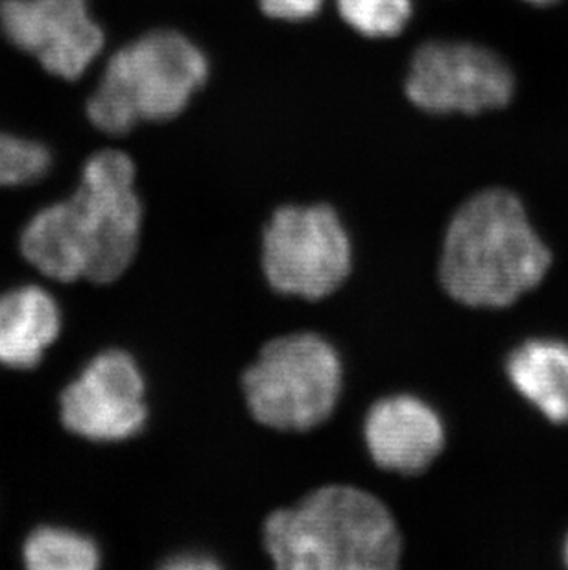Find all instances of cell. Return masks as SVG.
<instances>
[{
  "label": "cell",
  "mask_w": 568,
  "mask_h": 570,
  "mask_svg": "<svg viewBox=\"0 0 568 570\" xmlns=\"http://www.w3.org/2000/svg\"><path fill=\"white\" fill-rule=\"evenodd\" d=\"M143 205L128 154H92L72 196L39 210L21 233V254L56 283L111 285L134 264Z\"/></svg>",
  "instance_id": "1"
},
{
  "label": "cell",
  "mask_w": 568,
  "mask_h": 570,
  "mask_svg": "<svg viewBox=\"0 0 568 570\" xmlns=\"http://www.w3.org/2000/svg\"><path fill=\"white\" fill-rule=\"evenodd\" d=\"M552 255L513 193L488 189L456 210L441 248L440 283L472 308L510 307L536 288Z\"/></svg>",
  "instance_id": "2"
},
{
  "label": "cell",
  "mask_w": 568,
  "mask_h": 570,
  "mask_svg": "<svg viewBox=\"0 0 568 570\" xmlns=\"http://www.w3.org/2000/svg\"><path fill=\"white\" fill-rule=\"evenodd\" d=\"M264 549L281 570H393L402 535L392 511L356 485L329 484L266 517Z\"/></svg>",
  "instance_id": "3"
},
{
  "label": "cell",
  "mask_w": 568,
  "mask_h": 570,
  "mask_svg": "<svg viewBox=\"0 0 568 570\" xmlns=\"http://www.w3.org/2000/svg\"><path fill=\"white\" fill-rule=\"evenodd\" d=\"M207 76V58L190 39L174 30L146 33L111 56L87 102V117L109 135L174 119Z\"/></svg>",
  "instance_id": "4"
},
{
  "label": "cell",
  "mask_w": 568,
  "mask_h": 570,
  "mask_svg": "<svg viewBox=\"0 0 568 570\" xmlns=\"http://www.w3.org/2000/svg\"><path fill=\"white\" fill-rule=\"evenodd\" d=\"M343 390L339 351L316 333L277 336L242 373L253 420L272 431L306 432L333 415Z\"/></svg>",
  "instance_id": "5"
},
{
  "label": "cell",
  "mask_w": 568,
  "mask_h": 570,
  "mask_svg": "<svg viewBox=\"0 0 568 570\" xmlns=\"http://www.w3.org/2000/svg\"><path fill=\"white\" fill-rule=\"evenodd\" d=\"M261 266L275 292L320 302L351 275L353 244L331 205H283L264 227Z\"/></svg>",
  "instance_id": "6"
},
{
  "label": "cell",
  "mask_w": 568,
  "mask_h": 570,
  "mask_svg": "<svg viewBox=\"0 0 568 570\" xmlns=\"http://www.w3.org/2000/svg\"><path fill=\"white\" fill-rule=\"evenodd\" d=\"M408 98L429 114L478 115L505 108L515 92V76L493 50L466 41L421 45L407 76Z\"/></svg>",
  "instance_id": "7"
},
{
  "label": "cell",
  "mask_w": 568,
  "mask_h": 570,
  "mask_svg": "<svg viewBox=\"0 0 568 570\" xmlns=\"http://www.w3.org/2000/svg\"><path fill=\"white\" fill-rule=\"evenodd\" d=\"M146 381L134 356L108 350L65 387L59 415L67 431L89 442H124L148 420Z\"/></svg>",
  "instance_id": "8"
},
{
  "label": "cell",
  "mask_w": 568,
  "mask_h": 570,
  "mask_svg": "<svg viewBox=\"0 0 568 570\" xmlns=\"http://www.w3.org/2000/svg\"><path fill=\"white\" fill-rule=\"evenodd\" d=\"M0 28L11 45L63 80L80 78L104 49L102 28L87 0H2Z\"/></svg>",
  "instance_id": "9"
},
{
  "label": "cell",
  "mask_w": 568,
  "mask_h": 570,
  "mask_svg": "<svg viewBox=\"0 0 568 570\" xmlns=\"http://www.w3.org/2000/svg\"><path fill=\"white\" fill-rule=\"evenodd\" d=\"M364 442L376 468L418 476L445 449V426L423 399L398 393L379 399L368 410Z\"/></svg>",
  "instance_id": "10"
},
{
  "label": "cell",
  "mask_w": 568,
  "mask_h": 570,
  "mask_svg": "<svg viewBox=\"0 0 568 570\" xmlns=\"http://www.w3.org/2000/svg\"><path fill=\"white\" fill-rule=\"evenodd\" d=\"M61 334V311L41 286H19L0 296V364L32 370Z\"/></svg>",
  "instance_id": "11"
},
{
  "label": "cell",
  "mask_w": 568,
  "mask_h": 570,
  "mask_svg": "<svg viewBox=\"0 0 568 570\" xmlns=\"http://www.w3.org/2000/svg\"><path fill=\"white\" fill-rule=\"evenodd\" d=\"M508 375L517 392L554 423H568V345L530 340L508 358Z\"/></svg>",
  "instance_id": "12"
},
{
  "label": "cell",
  "mask_w": 568,
  "mask_h": 570,
  "mask_svg": "<svg viewBox=\"0 0 568 570\" xmlns=\"http://www.w3.org/2000/svg\"><path fill=\"white\" fill-rule=\"evenodd\" d=\"M22 561L30 570H95L100 566V550L84 533L43 527L22 544Z\"/></svg>",
  "instance_id": "13"
},
{
  "label": "cell",
  "mask_w": 568,
  "mask_h": 570,
  "mask_svg": "<svg viewBox=\"0 0 568 570\" xmlns=\"http://www.w3.org/2000/svg\"><path fill=\"white\" fill-rule=\"evenodd\" d=\"M340 17L365 38H393L412 17V0H336Z\"/></svg>",
  "instance_id": "14"
},
{
  "label": "cell",
  "mask_w": 568,
  "mask_h": 570,
  "mask_svg": "<svg viewBox=\"0 0 568 570\" xmlns=\"http://www.w3.org/2000/svg\"><path fill=\"white\" fill-rule=\"evenodd\" d=\"M50 168V154L43 145L0 134V187L36 184Z\"/></svg>",
  "instance_id": "15"
},
{
  "label": "cell",
  "mask_w": 568,
  "mask_h": 570,
  "mask_svg": "<svg viewBox=\"0 0 568 570\" xmlns=\"http://www.w3.org/2000/svg\"><path fill=\"white\" fill-rule=\"evenodd\" d=\"M323 0H261L264 13L283 21H303L322 10Z\"/></svg>",
  "instance_id": "16"
},
{
  "label": "cell",
  "mask_w": 568,
  "mask_h": 570,
  "mask_svg": "<svg viewBox=\"0 0 568 570\" xmlns=\"http://www.w3.org/2000/svg\"><path fill=\"white\" fill-rule=\"evenodd\" d=\"M161 567L168 570H216L221 569V563L204 552H182L163 561Z\"/></svg>",
  "instance_id": "17"
},
{
  "label": "cell",
  "mask_w": 568,
  "mask_h": 570,
  "mask_svg": "<svg viewBox=\"0 0 568 570\" xmlns=\"http://www.w3.org/2000/svg\"><path fill=\"white\" fill-rule=\"evenodd\" d=\"M526 2H530V4L536 6H548L554 4V2H558V0H526Z\"/></svg>",
  "instance_id": "18"
},
{
  "label": "cell",
  "mask_w": 568,
  "mask_h": 570,
  "mask_svg": "<svg viewBox=\"0 0 568 570\" xmlns=\"http://www.w3.org/2000/svg\"><path fill=\"white\" fill-rule=\"evenodd\" d=\"M565 552H567V560H568V543H567V550H565Z\"/></svg>",
  "instance_id": "19"
}]
</instances>
